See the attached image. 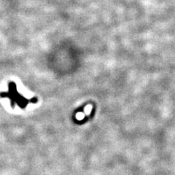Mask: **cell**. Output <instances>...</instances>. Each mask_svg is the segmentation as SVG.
<instances>
[{
	"label": "cell",
	"mask_w": 175,
	"mask_h": 175,
	"mask_svg": "<svg viewBox=\"0 0 175 175\" xmlns=\"http://www.w3.org/2000/svg\"><path fill=\"white\" fill-rule=\"evenodd\" d=\"M0 96L2 98H10L11 100V105L12 106H13L15 102H17L21 107H23L26 104V99L24 98L23 99V97L17 92L16 86H15V84L14 82H10L8 92L0 93Z\"/></svg>",
	"instance_id": "1"
}]
</instances>
